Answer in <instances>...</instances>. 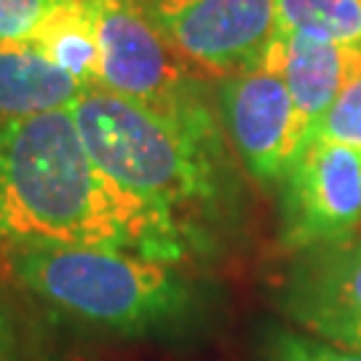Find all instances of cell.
Wrapping results in <instances>:
<instances>
[{"mask_svg":"<svg viewBox=\"0 0 361 361\" xmlns=\"http://www.w3.org/2000/svg\"><path fill=\"white\" fill-rule=\"evenodd\" d=\"M80 3L97 38V86L166 110L209 97L204 75L174 49L142 0Z\"/></svg>","mask_w":361,"mask_h":361,"instance_id":"cell-4","label":"cell"},{"mask_svg":"<svg viewBox=\"0 0 361 361\" xmlns=\"http://www.w3.org/2000/svg\"><path fill=\"white\" fill-rule=\"evenodd\" d=\"M259 65L281 75L300 116L313 131L340 91L361 75V46L276 30Z\"/></svg>","mask_w":361,"mask_h":361,"instance_id":"cell-9","label":"cell"},{"mask_svg":"<svg viewBox=\"0 0 361 361\" xmlns=\"http://www.w3.org/2000/svg\"><path fill=\"white\" fill-rule=\"evenodd\" d=\"M19 340H16V324L8 305L0 297V361H16Z\"/></svg>","mask_w":361,"mask_h":361,"instance_id":"cell-16","label":"cell"},{"mask_svg":"<svg viewBox=\"0 0 361 361\" xmlns=\"http://www.w3.org/2000/svg\"><path fill=\"white\" fill-rule=\"evenodd\" d=\"M121 249L182 265L198 252L177 219L107 177L70 110L0 118V255Z\"/></svg>","mask_w":361,"mask_h":361,"instance_id":"cell-1","label":"cell"},{"mask_svg":"<svg viewBox=\"0 0 361 361\" xmlns=\"http://www.w3.org/2000/svg\"><path fill=\"white\" fill-rule=\"evenodd\" d=\"M70 116L107 177L169 212L198 249L207 246L209 219L233 195L225 126L209 97L166 110L86 86Z\"/></svg>","mask_w":361,"mask_h":361,"instance_id":"cell-2","label":"cell"},{"mask_svg":"<svg viewBox=\"0 0 361 361\" xmlns=\"http://www.w3.org/2000/svg\"><path fill=\"white\" fill-rule=\"evenodd\" d=\"M83 86L49 56L19 40H0V118L70 110Z\"/></svg>","mask_w":361,"mask_h":361,"instance_id":"cell-10","label":"cell"},{"mask_svg":"<svg viewBox=\"0 0 361 361\" xmlns=\"http://www.w3.org/2000/svg\"><path fill=\"white\" fill-rule=\"evenodd\" d=\"M8 259L27 292L110 335L169 332L193 310L190 281L174 262L94 246H49Z\"/></svg>","mask_w":361,"mask_h":361,"instance_id":"cell-3","label":"cell"},{"mask_svg":"<svg viewBox=\"0 0 361 361\" xmlns=\"http://www.w3.org/2000/svg\"><path fill=\"white\" fill-rule=\"evenodd\" d=\"M217 99L225 134L246 171L259 185H279L310 137L281 75L257 65L222 78Z\"/></svg>","mask_w":361,"mask_h":361,"instance_id":"cell-7","label":"cell"},{"mask_svg":"<svg viewBox=\"0 0 361 361\" xmlns=\"http://www.w3.org/2000/svg\"><path fill=\"white\" fill-rule=\"evenodd\" d=\"M279 305L305 335L361 353V233L297 252Z\"/></svg>","mask_w":361,"mask_h":361,"instance_id":"cell-8","label":"cell"},{"mask_svg":"<svg viewBox=\"0 0 361 361\" xmlns=\"http://www.w3.org/2000/svg\"><path fill=\"white\" fill-rule=\"evenodd\" d=\"M67 3L73 0H0V40H32Z\"/></svg>","mask_w":361,"mask_h":361,"instance_id":"cell-15","label":"cell"},{"mask_svg":"<svg viewBox=\"0 0 361 361\" xmlns=\"http://www.w3.org/2000/svg\"><path fill=\"white\" fill-rule=\"evenodd\" d=\"M308 140L345 145L361 153V75L340 91L329 110L316 121Z\"/></svg>","mask_w":361,"mask_h":361,"instance_id":"cell-14","label":"cell"},{"mask_svg":"<svg viewBox=\"0 0 361 361\" xmlns=\"http://www.w3.org/2000/svg\"><path fill=\"white\" fill-rule=\"evenodd\" d=\"M201 75L231 78L262 62L276 32L273 0H142Z\"/></svg>","mask_w":361,"mask_h":361,"instance_id":"cell-6","label":"cell"},{"mask_svg":"<svg viewBox=\"0 0 361 361\" xmlns=\"http://www.w3.org/2000/svg\"><path fill=\"white\" fill-rule=\"evenodd\" d=\"M276 30L361 46V0H273Z\"/></svg>","mask_w":361,"mask_h":361,"instance_id":"cell-12","label":"cell"},{"mask_svg":"<svg viewBox=\"0 0 361 361\" xmlns=\"http://www.w3.org/2000/svg\"><path fill=\"white\" fill-rule=\"evenodd\" d=\"M27 43H32L59 70L75 78L83 89L97 86V75H99L97 38H94V27L80 0H73L65 8H59L40 27L38 35Z\"/></svg>","mask_w":361,"mask_h":361,"instance_id":"cell-11","label":"cell"},{"mask_svg":"<svg viewBox=\"0 0 361 361\" xmlns=\"http://www.w3.org/2000/svg\"><path fill=\"white\" fill-rule=\"evenodd\" d=\"M262 361H361V353L337 348L305 332L273 326L262 340Z\"/></svg>","mask_w":361,"mask_h":361,"instance_id":"cell-13","label":"cell"},{"mask_svg":"<svg viewBox=\"0 0 361 361\" xmlns=\"http://www.w3.org/2000/svg\"><path fill=\"white\" fill-rule=\"evenodd\" d=\"M281 188L279 241L286 252L353 235L361 225V153L345 145L308 140Z\"/></svg>","mask_w":361,"mask_h":361,"instance_id":"cell-5","label":"cell"}]
</instances>
